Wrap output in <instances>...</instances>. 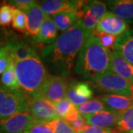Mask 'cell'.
<instances>
[{"instance_id": "obj_15", "label": "cell", "mask_w": 133, "mask_h": 133, "mask_svg": "<svg viewBox=\"0 0 133 133\" xmlns=\"http://www.w3.org/2000/svg\"><path fill=\"white\" fill-rule=\"evenodd\" d=\"M114 51L118 52L126 61L133 64V33L130 30L118 36Z\"/></svg>"}, {"instance_id": "obj_34", "label": "cell", "mask_w": 133, "mask_h": 133, "mask_svg": "<svg viewBox=\"0 0 133 133\" xmlns=\"http://www.w3.org/2000/svg\"><path fill=\"white\" fill-rule=\"evenodd\" d=\"M80 112L78 109V107H76V105H73L72 107V108L70 110L69 112L66 113V116L64 118V120L66 121L68 123L70 122H72V121H76L78 118L79 117L80 115Z\"/></svg>"}, {"instance_id": "obj_13", "label": "cell", "mask_w": 133, "mask_h": 133, "mask_svg": "<svg viewBox=\"0 0 133 133\" xmlns=\"http://www.w3.org/2000/svg\"><path fill=\"white\" fill-rule=\"evenodd\" d=\"M27 15V33L31 36L36 37L44 24L47 15L44 13L38 3H36L31 8L24 12Z\"/></svg>"}, {"instance_id": "obj_7", "label": "cell", "mask_w": 133, "mask_h": 133, "mask_svg": "<svg viewBox=\"0 0 133 133\" xmlns=\"http://www.w3.org/2000/svg\"><path fill=\"white\" fill-rule=\"evenodd\" d=\"M69 85L66 76L50 75L38 95L55 104L65 98Z\"/></svg>"}, {"instance_id": "obj_19", "label": "cell", "mask_w": 133, "mask_h": 133, "mask_svg": "<svg viewBox=\"0 0 133 133\" xmlns=\"http://www.w3.org/2000/svg\"><path fill=\"white\" fill-rule=\"evenodd\" d=\"M51 18L58 30L63 33L71 28L79 19H81L78 15L72 12H61L52 15Z\"/></svg>"}, {"instance_id": "obj_10", "label": "cell", "mask_w": 133, "mask_h": 133, "mask_svg": "<svg viewBox=\"0 0 133 133\" xmlns=\"http://www.w3.org/2000/svg\"><path fill=\"white\" fill-rule=\"evenodd\" d=\"M84 1L45 0L40 2L39 5L47 16H52L61 12H72L81 19V8Z\"/></svg>"}, {"instance_id": "obj_11", "label": "cell", "mask_w": 133, "mask_h": 133, "mask_svg": "<svg viewBox=\"0 0 133 133\" xmlns=\"http://www.w3.org/2000/svg\"><path fill=\"white\" fill-rule=\"evenodd\" d=\"M85 118L87 124L90 126L100 127V128H109L116 126L119 112L115 111H101L94 114L83 115Z\"/></svg>"}, {"instance_id": "obj_36", "label": "cell", "mask_w": 133, "mask_h": 133, "mask_svg": "<svg viewBox=\"0 0 133 133\" xmlns=\"http://www.w3.org/2000/svg\"><path fill=\"white\" fill-rule=\"evenodd\" d=\"M112 133H118V132H117L115 131V132H112Z\"/></svg>"}, {"instance_id": "obj_31", "label": "cell", "mask_w": 133, "mask_h": 133, "mask_svg": "<svg viewBox=\"0 0 133 133\" xmlns=\"http://www.w3.org/2000/svg\"><path fill=\"white\" fill-rule=\"evenodd\" d=\"M8 2L10 5H13L15 8L25 12L30 8H31L37 2L33 0H13L8 1Z\"/></svg>"}, {"instance_id": "obj_32", "label": "cell", "mask_w": 133, "mask_h": 133, "mask_svg": "<svg viewBox=\"0 0 133 133\" xmlns=\"http://www.w3.org/2000/svg\"><path fill=\"white\" fill-rule=\"evenodd\" d=\"M26 133H54L48 123H35Z\"/></svg>"}, {"instance_id": "obj_2", "label": "cell", "mask_w": 133, "mask_h": 133, "mask_svg": "<svg viewBox=\"0 0 133 133\" xmlns=\"http://www.w3.org/2000/svg\"><path fill=\"white\" fill-rule=\"evenodd\" d=\"M111 51L105 48L95 35L91 36L78 52L75 71L92 81L110 70Z\"/></svg>"}, {"instance_id": "obj_14", "label": "cell", "mask_w": 133, "mask_h": 133, "mask_svg": "<svg viewBox=\"0 0 133 133\" xmlns=\"http://www.w3.org/2000/svg\"><path fill=\"white\" fill-rule=\"evenodd\" d=\"M110 70L133 85V64L115 51H111Z\"/></svg>"}, {"instance_id": "obj_33", "label": "cell", "mask_w": 133, "mask_h": 133, "mask_svg": "<svg viewBox=\"0 0 133 133\" xmlns=\"http://www.w3.org/2000/svg\"><path fill=\"white\" fill-rule=\"evenodd\" d=\"M69 124L72 127V128L77 133L84 131V129H87L90 127V125L87 124L85 118L82 115H80L76 121L70 122Z\"/></svg>"}, {"instance_id": "obj_35", "label": "cell", "mask_w": 133, "mask_h": 133, "mask_svg": "<svg viewBox=\"0 0 133 133\" xmlns=\"http://www.w3.org/2000/svg\"><path fill=\"white\" fill-rule=\"evenodd\" d=\"M115 132L112 129L109 128H100L96 127L90 126L87 129H84V131L78 133H112Z\"/></svg>"}, {"instance_id": "obj_26", "label": "cell", "mask_w": 133, "mask_h": 133, "mask_svg": "<svg viewBox=\"0 0 133 133\" xmlns=\"http://www.w3.org/2000/svg\"><path fill=\"white\" fill-rule=\"evenodd\" d=\"M15 8L10 3L2 5L0 8V25L8 27L13 22L14 10Z\"/></svg>"}, {"instance_id": "obj_12", "label": "cell", "mask_w": 133, "mask_h": 133, "mask_svg": "<svg viewBox=\"0 0 133 133\" xmlns=\"http://www.w3.org/2000/svg\"><path fill=\"white\" fill-rule=\"evenodd\" d=\"M5 46L9 49L10 56L14 64L31 58L38 57L35 50L23 41H11Z\"/></svg>"}, {"instance_id": "obj_25", "label": "cell", "mask_w": 133, "mask_h": 133, "mask_svg": "<svg viewBox=\"0 0 133 133\" xmlns=\"http://www.w3.org/2000/svg\"><path fill=\"white\" fill-rule=\"evenodd\" d=\"M48 123L54 133H77L64 119H54Z\"/></svg>"}, {"instance_id": "obj_23", "label": "cell", "mask_w": 133, "mask_h": 133, "mask_svg": "<svg viewBox=\"0 0 133 133\" xmlns=\"http://www.w3.org/2000/svg\"><path fill=\"white\" fill-rule=\"evenodd\" d=\"M83 8L89 10L98 22L107 13V5L101 1H84Z\"/></svg>"}, {"instance_id": "obj_6", "label": "cell", "mask_w": 133, "mask_h": 133, "mask_svg": "<svg viewBox=\"0 0 133 133\" xmlns=\"http://www.w3.org/2000/svg\"><path fill=\"white\" fill-rule=\"evenodd\" d=\"M25 97L28 104L29 112L35 123H48L58 117L55 104L39 95H28Z\"/></svg>"}, {"instance_id": "obj_9", "label": "cell", "mask_w": 133, "mask_h": 133, "mask_svg": "<svg viewBox=\"0 0 133 133\" xmlns=\"http://www.w3.org/2000/svg\"><path fill=\"white\" fill-rule=\"evenodd\" d=\"M33 124L29 112L19 113L0 121V133H26Z\"/></svg>"}, {"instance_id": "obj_5", "label": "cell", "mask_w": 133, "mask_h": 133, "mask_svg": "<svg viewBox=\"0 0 133 133\" xmlns=\"http://www.w3.org/2000/svg\"><path fill=\"white\" fill-rule=\"evenodd\" d=\"M92 85L101 91L113 95L133 98V85L109 70L92 81Z\"/></svg>"}, {"instance_id": "obj_27", "label": "cell", "mask_w": 133, "mask_h": 133, "mask_svg": "<svg viewBox=\"0 0 133 133\" xmlns=\"http://www.w3.org/2000/svg\"><path fill=\"white\" fill-rule=\"evenodd\" d=\"M70 85L78 96L83 98H85L87 101L92 98L93 92H92L91 87L87 83L75 82V83H71Z\"/></svg>"}, {"instance_id": "obj_16", "label": "cell", "mask_w": 133, "mask_h": 133, "mask_svg": "<svg viewBox=\"0 0 133 133\" xmlns=\"http://www.w3.org/2000/svg\"><path fill=\"white\" fill-rule=\"evenodd\" d=\"M58 30L51 16H47L44 24L36 37V42L47 45L52 44L57 39Z\"/></svg>"}, {"instance_id": "obj_8", "label": "cell", "mask_w": 133, "mask_h": 133, "mask_svg": "<svg viewBox=\"0 0 133 133\" xmlns=\"http://www.w3.org/2000/svg\"><path fill=\"white\" fill-rule=\"evenodd\" d=\"M127 30H129V25L126 21L112 12L107 11L99 20L95 32L108 33L118 37Z\"/></svg>"}, {"instance_id": "obj_28", "label": "cell", "mask_w": 133, "mask_h": 133, "mask_svg": "<svg viewBox=\"0 0 133 133\" xmlns=\"http://www.w3.org/2000/svg\"><path fill=\"white\" fill-rule=\"evenodd\" d=\"M95 36H97L99 41L101 43V44L105 48L108 49L109 50H113L115 48V44L117 40V36H115L112 35H110L108 33H98L95 32L94 33Z\"/></svg>"}, {"instance_id": "obj_24", "label": "cell", "mask_w": 133, "mask_h": 133, "mask_svg": "<svg viewBox=\"0 0 133 133\" xmlns=\"http://www.w3.org/2000/svg\"><path fill=\"white\" fill-rule=\"evenodd\" d=\"M28 18L24 11L15 8L14 10V17L12 22V27L16 30L24 33L27 32Z\"/></svg>"}, {"instance_id": "obj_30", "label": "cell", "mask_w": 133, "mask_h": 133, "mask_svg": "<svg viewBox=\"0 0 133 133\" xmlns=\"http://www.w3.org/2000/svg\"><path fill=\"white\" fill-rule=\"evenodd\" d=\"M11 62L13 61L8 47L0 48V75L3 74Z\"/></svg>"}, {"instance_id": "obj_18", "label": "cell", "mask_w": 133, "mask_h": 133, "mask_svg": "<svg viewBox=\"0 0 133 133\" xmlns=\"http://www.w3.org/2000/svg\"><path fill=\"white\" fill-rule=\"evenodd\" d=\"M109 8L124 21L133 22V0L108 1Z\"/></svg>"}, {"instance_id": "obj_3", "label": "cell", "mask_w": 133, "mask_h": 133, "mask_svg": "<svg viewBox=\"0 0 133 133\" xmlns=\"http://www.w3.org/2000/svg\"><path fill=\"white\" fill-rule=\"evenodd\" d=\"M14 64L19 85L24 93L38 95L50 76L40 58H31Z\"/></svg>"}, {"instance_id": "obj_1", "label": "cell", "mask_w": 133, "mask_h": 133, "mask_svg": "<svg viewBox=\"0 0 133 133\" xmlns=\"http://www.w3.org/2000/svg\"><path fill=\"white\" fill-rule=\"evenodd\" d=\"M90 38L84 29L81 19L62 33L56 42L42 50V57L58 76L69 75L73 68L76 56Z\"/></svg>"}, {"instance_id": "obj_22", "label": "cell", "mask_w": 133, "mask_h": 133, "mask_svg": "<svg viewBox=\"0 0 133 133\" xmlns=\"http://www.w3.org/2000/svg\"><path fill=\"white\" fill-rule=\"evenodd\" d=\"M78 109L82 115H87L99 112L101 111H112L105 104L104 101L100 99L88 101L78 106Z\"/></svg>"}, {"instance_id": "obj_20", "label": "cell", "mask_w": 133, "mask_h": 133, "mask_svg": "<svg viewBox=\"0 0 133 133\" xmlns=\"http://www.w3.org/2000/svg\"><path fill=\"white\" fill-rule=\"evenodd\" d=\"M115 130L118 133H133V107L119 112Z\"/></svg>"}, {"instance_id": "obj_17", "label": "cell", "mask_w": 133, "mask_h": 133, "mask_svg": "<svg viewBox=\"0 0 133 133\" xmlns=\"http://www.w3.org/2000/svg\"><path fill=\"white\" fill-rule=\"evenodd\" d=\"M99 99L104 101L110 110L118 112L124 111L133 107V98L107 94L101 96Z\"/></svg>"}, {"instance_id": "obj_21", "label": "cell", "mask_w": 133, "mask_h": 133, "mask_svg": "<svg viewBox=\"0 0 133 133\" xmlns=\"http://www.w3.org/2000/svg\"><path fill=\"white\" fill-rule=\"evenodd\" d=\"M1 82L3 87L11 90H19L20 85L15 71V64L11 62L1 77Z\"/></svg>"}, {"instance_id": "obj_29", "label": "cell", "mask_w": 133, "mask_h": 133, "mask_svg": "<svg viewBox=\"0 0 133 133\" xmlns=\"http://www.w3.org/2000/svg\"><path fill=\"white\" fill-rule=\"evenodd\" d=\"M54 104L56 106L58 117L59 118L62 119H64L66 113L69 112V110L71 109L72 107L74 105L70 100L67 99L66 98L61 100L58 102L55 103Z\"/></svg>"}, {"instance_id": "obj_4", "label": "cell", "mask_w": 133, "mask_h": 133, "mask_svg": "<svg viewBox=\"0 0 133 133\" xmlns=\"http://www.w3.org/2000/svg\"><path fill=\"white\" fill-rule=\"evenodd\" d=\"M25 112L29 108L24 92L0 86V121Z\"/></svg>"}]
</instances>
